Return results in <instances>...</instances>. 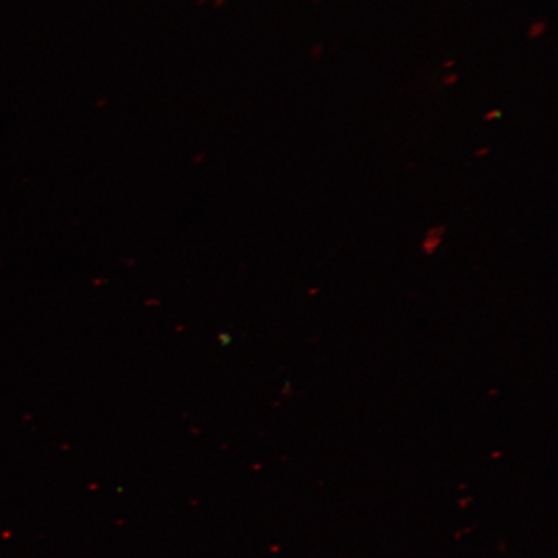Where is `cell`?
Listing matches in <instances>:
<instances>
[{"instance_id":"obj_6","label":"cell","mask_w":558,"mask_h":558,"mask_svg":"<svg viewBox=\"0 0 558 558\" xmlns=\"http://www.w3.org/2000/svg\"><path fill=\"white\" fill-rule=\"evenodd\" d=\"M488 153H490V149L486 148V146H484V148H481L476 151V157H486L488 155Z\"/></svg>"},{"instance_id":"obj_7","label":"cell","mask_w":558,"mask_h":558,"mask_svg":"<svg viewBox=\"0 0 558 558\" xmlns=\"http://www.w3.org/2000/svg\"><path fill=\"white\" fill-rule=\"evenodd\" d=\"M456 64H457V61H456V60H448V61H445V62H444V65H442V66H444L445 69H450V68H452V66H456Z\"/></svg>"},{"instance_id":"obj_3","label":"cell","mask_w":558,"mask_h":558,"mask_svg":"<svg viewBox=\"0 0 558 558\" xmlns=\"http://www.w3.org/2000/svg\"><path fill=\"white\" fill-rule=\"evenodd\" d=\"M458 81H459V74L458 73H451V74L445 76L444 85H446V86H453V85H457Z\"/></svg>"},{"instance_id":"obj_5","label":"cell","mask_w":558,"mask_h":558,"mask_svg":"<svg viewBox=\"0 0 558 558\" xmlns=\"http://www.w3.org/2000/svg\"><path fill=\"white\" fill-rule=\"evenodd\" d=\"M323 51H324L323 44H317L316 46H314V48H313V60L317 61L320 58V56H323Z\"/></svg>"},{"instance_id":"obj_1","label":"cell","mask_w":558,"mask_h":558,"mask_svg":"<svg viewBox=\"0 0 558 558\" xmlns=\"http://www.w3.org/2000/svg\"><path fill=\"white\" fill-rule=\"evenodd\" d=\"M442 229H432L428 233L427 241L424 243V251L427 254L435 253L439 243H441Z\"/></svg>"},{"instance_id":"obj_4","label":"cell","mask_w":558,"mask_h":558,"mask_svg":"<svg viewBox=\"0 0 558 558\" xmlns=\"http://www.w3.org/2000/svg\"><path fill=\"white\" fill-rule=\"evenodd\" d=\"M501 114H504V113H501V110H499V109L488 111V113H486L484 116V121L492 122V121L498 120V118H500Z\"/></svg>"},{"instance_id":"obj_2","label":"cell","mask_w":558,"mask_h":558,"mask_svg":"<svg viewBox=\"0 0 558 558\" xmlns=\"http://www.w3.org/2000/svg\"><path fill=\"white\" fill-rule=\"evenodd\" d=\"M547 32V23L543 20H535L532 25H530L527 31V38L529 39H538L542 37L544 33Z\"/></svg>"},{"instance_id":"obj_8","label":"cell","mask_w":558,"mask_h":558,"mask_svg":"<svg viewBox=\"0 0 558 558\" xmlns=\"http://www.w3.org/2000/svg\"><path fill=\"white\" fill-rule=\"evenodd\" d=\"M312 2L319 3V2H323V0H312Z\"/></svg>"}]
</instances>
